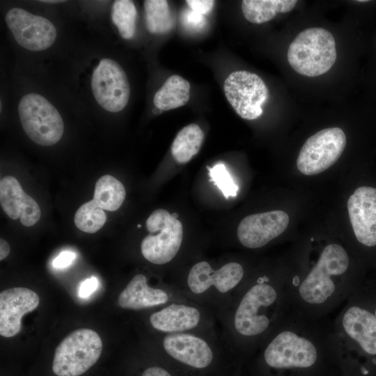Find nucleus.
Returning <instances> with one entry per match:
<instances>
[{
    "label": "nucleus",
    "mask_w": 376,
    "mask_h": 376,
    "mask_svg": "<svg viewBox=\"0 0 376 376\" xmlns=\"http://www.w3.org/2000/svg\"><path fill=\"white\" fill-rule=\"evenodd\" d=\"M296 0H244L242 11L246 20L253 24H263L272 20L278 13L291 11Z\"/></svg>",
    "instance_id": "22"
},
{
    "label": "nucleus",
    "mask_w": 376,
    "mask_h": 376,
    "mask_svg": "<svg viewBox=\"0 0 376 376\" xmlns=\"http://www.w3.org/2000/svg\"><path fill=\"white\" fill-rule=\"evenodd\" d=\"M182 21L186 26L191 29L198 30L203 27L205 19L204 15H200L190 9L183 13Z\"/></svg>",
    "instance_id": "29"
},
{
    "label": "nucleus",
    "mask_w": 376,
    "mask_h": 376,
    "mask_svg": "<svg viewBox=\"0 0 376 376\" xmlns=\"http://www.w3.org/2000/svg\"><path fill=\"white\" fill-rule=\"evenodd\" d=\"M104 210L93 199L81 205L75 214V224L81 230L94 233L105 224Z\"/></svg>",
    "instance_id": "27"
},
{
    "label": "nucleus",
    "mask_w": 376,
    "mask_h": 376,
    "mask_svg": "<svg viewBox=\"0 0 376 376\" xmlns=\"http://www.w3.org/2000/svg\"><path fill=\"white\" fill-rule=\"evenodd\" d=\"M8 27L17 42L30 51H42L53 45L56 29L47 19L19 8L8 10L6 15Z\"/></svg>",
    "instance_id": "15"
},
{
    "label": "nucleus",
    "mask_w": 376,
    "mask_h": 376,
    "mask_svg": "<svg viewBox=\"0 0 376 376\" xmlns=\"http://www.w3.org/2000/svg\"><path fill=\"white\" fill-rule=\"evenodd\" d=\"M251 274L237 261L217 268L206 260L194 263L185 279L170 283L185 298L210 309L216 316L235 298Z\"/></svg>",
    "instance_id": "6"
},
{
    "label": "nucleus",
    "mask_w": 376,
    "mask_h": 376,
    "mask_svg": "<svg viewBox=\"0 0 376 376\" xmlns=\"http://www.w3.org/2000/svg\"><path fill=\"white\" fill-rule=\"evenodd\" d=\"M187 299L172 285L153 287L143 274L134 275L119 293L117 302L123 309L143 311L160 308L171 302Z\"/></svg>",
    "instance_id": "17"
},
{
    "label": "nucleus",
    "mask_w": 376,
    "mask_h": 376,
    "mask_svg": "<svg viewBox=\"0 0 376 376\" xmlns=\"http://www.w3.org/2000/svg\"><path fill=\"white\" fill-rule=\"evenodd\" d=\"M39 303L38 294L26 288H12L1 292V336L6 338L16 336L21 330L23 315L36 309Z\"/></svg>",
    "instance_id": "19"
},
{
    "label": "nucleus",
    "mask_w": 376,
    "mask_h": 376,
    "mask_svg": "<svg viewBox=\"0 0 376 376\" xmlns=\"http://www.w3.org/2000/svg\"><path fill=\"white\" fill-rule=\"evenodd\" d=\"M190 97V84L182 77H169L156 92L153 103L161 111H169L184 106Z\"/></svg>",
    "instance_id": "21"
},
{
    "label": "nucleus",
    "mask_w": 376,
    "mask_h": 376,
    "mask_svg": "<svg viewBox=\"0 0 376 376\" xmlns=\"http://www.w3.org/2000/svg\"><path fill=\"white\" fill-rule=\"evenodd\" d=\"M102 342L91 329H78L68 334L56 347L52 371L57 376H79L99 359Z\"/></svg>",
    "instance_id": "9"
},
{
    "label": "nucleus",
    "mask_w": 376,
    "mask_h": 376,
    "mask_svg": "<svg viewBox=\"0 0 376 376\" xmlns=\"http://www.w3.org/2000/svg\"><path fill=\"white\" fill-rule=\"evenodd\" d=\"M140 227H141V225H140V224H139V225H138V228H140Z\"/></svg>",
    "instance_id": "39"
},
{
    "label": "nucleus",
    "mask_w": 376,
    "mask_h": 376,
    "mask_svg": "<svg viewBox=\"0 0 376 376\" xmlns=\"http://www.w3.org/2000/svg\"><path fill=\"white\" fill-rule=\"evenodd\" d=\"M288 224L289 217L283 210L251 214L239 224L237 239L246 249H260L281 235Z\"/></svg>",
    "instance_id": "18"
},
{
    "label": "nucleus",
    "mask_w": 376,
    "mask_h": 376,
    "mask_svg": "<svg viewBox=\"0 0 376 376\" xmlns=\"http://www.w3.org/2000/svg\"><path fill=\"white\" fill-rule=\"evenodd\" d=\"M76 258V253L70 251H63L52 262L54 267L63 269L69 267Z\"/></svg>",
    "instance_id": "32"
},
{
    "label": "nucleus",
    "mask_w": 376,
    "mask_h": 376,
    "mask_svg": "<svg viewBox=\"0 0 376 376\" xmlns=\"http://www.w3.org/2000/svg\"><path fill=\"white\" fill-rule=\"evenodd\" d=\"M42 2H45V3H61V2H63V1H58V0H54V1H49V0H47V1H41Z\"/></svg>",
    "instance_id": "35"
},
{
    "label": "nucleus",
    "mask_w": 376,
    "mask_h": 376,
    "mask_svg": "<svg viewBox=\"0 0 376 376\" xmlns=\"http://www.w3.org/2000/svg\"><path fill=\"white\" fill-rule=\"evenodd\" d=\"M99 281L95 276H91L84 281L79 289V296L81 298H87L92 295L97 288Z\"/></svg>",
    "instance_id": "33"
},
{
    "label": "nucleus",
    "mask_w": 376,
    "mask_h": 376,
    "mask_svg": "<svg viewBox=\"0 0 376 376\" xmlns=\"http://www.w3.org/2000/svg\"><path fill=\"white\" fill-rule=\"evenodd\" d=\"M287 57L289 65L298 74L310 77L322 75L336 62L334 38L323 28L304 29L289 45Z\"/></svg>",
    "instance_id": "7"
},
{
    "label": "nucleus",
    "mask_w": 376,
    "mask_h": 376,
    "mask_svg": "<svg viewBox=\"0 0 376 376\" xmlns=\"http://www.w3.org/2000/svg\"><path fill=\"white\" fill-rule=\"evenodd\" d=\"M141 376H180V375L167 362V365L166 366H159V365L151 366L146 368L143 371Z\"/></svg>",
    "instance_id": "30"
},
{
    "label": "nucleus",
    "mask_w": 376,
    "mask_h": 376,
    "mask_svg": "<svg viewBox=\"0 0 376 376\" xmlns=\"http://www.w3.org/2000/svg\"><path fill=\"white\" fill-rule=\"evenodd\" d=\"M186 3L190 9L202 15L209 13L214 6L212 0H187Z\"/></svg>",
    "instance_id": "31"
},
{
    "label": "nucleus",
    "mask_w": 376,
    "mask_h": 376,
    "mask_svg": "<svg viewBox=\"0 0 376 376\" xmlns=\"http://www.w3.org/2000/svg\"><path fill=\"white\" fill-rule=\"evenodd\" d=\"M333 327L343 376H366L362 358L376 364V318L355 290L333 315Z\"/></svg>",
    "instance_id": "4"
},
{
    "label": "nucleus",
    "mask_w": 376,
    "mask_h": 376,
    "mask_svg": "<svg viewBox=\"0 0 376 376\" xmlns=\"http://www.w3.org/2000/svg\"><path fill=\"white\" fill-rule=\"evenodd\" d=\"M236 376H242V373H240L238 375H237Z\"/></svg>",
    "instance_id": "38"
},
{
    "label": "nucleus",
    "mask_w": 376,
    "mask_h": 376,
    "mask_svg": "<svg viewBox=\"0 0 376 376\" xmlns=\"http://www.w3.org/2000/svg\"><path fill=\"white\" fill-rule=\"evenodd\" d=\"M148 322L158 334L218 331L214 314L188 299L175 301L158 308L149 315Z\"/></svg>",
    "instance_id": "8"
},
{
    "label": "nucleus",
    "mask_w": 376,
    "mask_h": 376,
    "mask_svg": "<svg viewBox=\"0 0 376 376\" xmlns=\"http://www.w3.org/2000/svg\"><path fill=\"white\" fill-rule=\"evenodd\" d=\"M93 94L99 105L116 113L123 110L129 101L130 86L125 72L111 58L102 59L91 78Z\"/></svg>",
    "instance_id": "14"
},
{
    "label": "nucleus",
    "mask_w": 376,
    "mask_h": 376,
    "mask_svg": "<svg viewBox=\"0 0 376 376\" xmlns=\"http://www.w3.org/2000/svg\"><path fill=\"white\" fill-rule=\"evenodd\" d=\"M10 253V246L3 239L0 240V260L6 258Z\"/></svg>",
    "instance_id": "34"
},
{
    "label": "nucleus",
    "mask_w": 376,
    "mask_h": 376,
    "mask_svg": "<svg viewBox=\"0 0 376 376\" xmlns=\"http://www.w3.org/2000/svg\"><path fill=\"white\" fill-rule=\"evenodd\" d=\"M242 376H343L333 315L291 308L242 364Z\"/></svg>",
    "instance_id": "1"
},
{
    "label": "nucleus",
    "mask_w": 376,
    "mask_h": 376,
    "mask_svg": "<svg viewBox=\"0 0 376 376\" xmlns=\"http://www.w3.org/2000/svg\"><path fill=\"white\" fill-rule=\"evenodd\" d=\"M373 306H375L373 309L372 308V311L373 312L375 316V318H376V304L375 305H373Z\"/></svg>",
    "instance_id": "37"
},
{
    "label": "nucleus",
    "mask_w": 376,
    "mask_h": 376,
    "mask_svg": "<svg viewBox=\"0 0 376 376\" xmlns=\"http://www.w3.org/2000/svg\"><path fill=\"white\" fill-rule=\"evenodd\" d=\"M152 111H153V113H155V114H157V113H159L162 112V111H161L160 109H157V108H155V109H153Z\"/></svg>",
    "instance_id": "36"
},
{
    "label": "nucleus",
    "mask_w": 376,
    "mask_h": 376,
    "mask_svg": "<svg viewBox=\"0 0 376 376\" xmlns=\"http://www.w3.org/2000/svg\"><path fill=\"white\" fill-rule=\"evenodd\" d=\"M351 265L347 249L329 243L308 269L286 272L291 308L313 318L333 315L358 284Z\"/></svg>",
    "instance_id": "3"
},
{
    "label": "nucleus",
    "mask_w": 376,
    "mask_h": 376,
    "mask_svg": "<svg viewBox=\"0 0 376 376\" xmlns=\"http://www.w3.org/2000/svg\"><path fill=\"white\" fill-rule=\"evenodd\" d=\"M210 177V181L212 182L222 192L226 198L237 195L238 186L235 183L229 171L224 164L219 163L213 167H207Z\"/></svg>",
    "instance_id": "28"
},
{
    "label": "nucleus",
    "mask_w": 376,
    "mask_h": 376,
    "mask_svg": "<svg viewBox=\"0 0 376 376\" xmlns=\"http://www.w3.org/2000/svg\"><path fill=\"white\" fill-rule=\"evenodd\" d=\"M166 361L180 376H222L226 364L240 367L220 331L159 334Z\"/></svg>",
    "instance_id": "5"
},
{
    "label": "nucleus",
    "mask_w": 376,
    "mask_h": 376,
    "mask_svg": "<svg viewBox=\"0 0 376 376\" xmlns=\"http://www.w3.org/2000/svg\"><path fill=\"white\" fill-rule=\"evenodd\" d=\"M125 189L123 184L110 175L100 177L95 183L93 200L103 209L117 210L125 198Z\"/></svg>",
    "instance_id": "24"
},
{
    "label": "nucleus",
    "mask_w": 376,
    "mask_h": 376,
    "mask_svg": "<svg viewBox=\"0 0 376 376\" xmlns=\"http://www.w3.org/2000/svg\"><path fill=\"white\" fill-rule=\"evenodd\" d=\"M0 202L5 213L12 219L19 218L24 226H31L39 220L41 211L36 201L24 191L18 180L11 175L0 182Z\"/></svg>",
    "instance_id": "20"
},
{
    "label": "nucleus",
    "mask_w": 376,
    "mask_h": 376,
    "mask_svg": "<svg viewBox=\"0 0 376 376\" xmlns=\"http://www.w3.org/2000/svg\"><path fill=\"white\" fill-rule=\"evenodd\" d=\"M146 226L149 233L141 243L143 257L157 265L171 262L181 249L183 240L182 225L177 214L157 209L147 219Z\"/></svg>",
    "instance_id": "10"
},
{
    "label": "nucleus",
    "mask_w": 376,
    "mask_h": 376,
    "mask_svg": "<svg viewBox=\"0 0 376 376\" xmlns=\"http://www.w3.org/2000/svg\"><path fill=\"white\" fill-rule=\"evenodd\" d=\"M290 308L286 272L251 275L216 316L221 335L240 366Z\"/></svg>",
    "instance_id": "2"
},
{
    "label": "nucleus",
    "mask_w": 376,
    "mask_h": 376,
    "mask_svg": "<svg viewBox=\"0 0 376 376\" xmlns=\"http://www.w3.org/2000/svg\"><path fill=\"white\" fill-rule=\"evenodd\" d=\"M18 113L24 131L36 143L50 146L61 139L64 131L63 119L43 96L26 94L19 102Z\"/></svg>",
    "instance_id": "11"
},
{
    "label": "nucleus",
    "mask_w": 376,
    "mask_h": 376,
    "mask_svg": "<svg viewBox=\"0 0 376 376\" xmlns=\"http://www.w3.org/2000/svg\"><path fill=\"white\" fill-rule=\"evenodd\" d=\"M203 140L204 133L197 124L186 125L173 141L171 149L172 156L178 163L188 162L198 152Z\"/></svg>",
    "instance_id": "23"
},
{
    "label": "nucleus",
    "mask_w": 376,
    "mask_h": 376,
    "mask_svg": "<svg viewBox=\"0 0 376 376\" xmlns=\"http://www.w3.org/2000/svg\"><path fill=\"white\" fill-rule=\"evenodd\" d=\"M148 30L155 34L169 32L175 25L167 1L146 0L143 2Z\"/></svg>",
    "instance_id": "25"
},
{
    "label": "nucleus",
    "mask_w": 376,
    "mask_h": 376,
    "mask_svg": "<svg viewBox=\"0 0 376 376\" xmlns=\"http://www.w3.org/2000/svg\"><path fill=\"white\" fill-rule=\"evenodd\" d=\"M347 207L357 242L366 249L376 248V187H357L349 197Z\"/></svg>",
    "instance_id": "16"
},
{
    "label": "nucleus",
    "mask_w": 376,
    "mask_h": 376,
    "mask_svg": "<svg viewBox=\"0 0 376 376\" xmlns=\"http://www.w3.org/2000/svg\"><path fill=\"white\" fill-rule=\"evenodd\" d=\"M137 11L130 0L115 1L111 9V19L120 35L125 39L133 37L136 30Z\"/></svg>",
    "instance_id": "26"
},
{
    "label": "nucleus",
    "mask_w": 376,
    "mask_h": 376,
    "mask_svg": "<svg viewBox=\"0 0 376 376\" xmlns=\"http://www.w3.org/2000/svg\"><path fill=\"white\" fill-rule=\"evenodd\" d=\"M224 91L235 112L246 120L260 116L262 105L268 98V89L263 79L246 70L230 74L224 81Z\"/></svg>",
    "instance_id": "13"
},
{
    "label": "nucleus",
    "mask_w": 376,
    "mask_h": 376,
    "mask_svg": "<svg viewBox=\"0 0 376 376\" xmlns=\"http://www.w3.org/2000/svg\"><path fill=\"white\" fill-rule=\"evenodd\" d=\"M346 146V136L339 127H329L307 139L297 159V167L306 175L319 174L334 165Z\"/></svg>",
    "instance_id": "12"
}]
</instances>
